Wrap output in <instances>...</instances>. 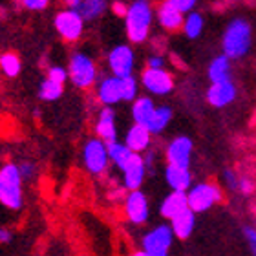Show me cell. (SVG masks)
<instances>
[{
  "label": "cell",
  "instance_id": "1",
  "mask_svg": "<svg viewBox=\"0 0 256 256\" xmlns=\"http://www.w3.org/2000/svg\"><path fill=\"white\" fill-rule=\"evenodd\" d=\"M252 44V30L251 24L236 16L227 24L224 32V38H222V46H224V55L232 59H242L244 55H247L249 48Z\"/></svg>",
  "mask_w": 256,
  "mask_h": 256
},
{
  "label": "cell",
  "instance_id": "2",
  "mask_svg": "<svg viewBox=\"0 0 256 256\" xmlns=\"http://www.w3.org/2000/svg\"><path fill=\"white\" fill-rule=\"evenodd\" d=\"M150 26H152V6L146 0H136L128 6V13L124 16V30L130 42H144L148 38Z\"/></svg>",
  "mask_w": 256,
  "mask_h": 256
},
{
  "label": "cell",
  "instance_id": "3",
  "mask_svg": "<svg viewBox=\"0 0 256 256\" xmlns=\"http://www.w3.org/2000/svg\"><path fill=\"white\" fill-rule=\"evenodd\" d=\"M22 174L16 163H4L0 166V203L10 210H18L24 205L22 196Z\"/></svg>",
  "mask_w": 256,
  "mask_h": 256
},
{
  "label": "cell",
  "instance_id": "4",
  "mask_svg": "<svg viewBox=\"0 0 256 256\" xmlns=\"http://www.w3.org/2000/svg\"><path fill=\"white\" fill-rule=\"evenodd\" d=\"M68 74H70L72 82H74L77 88L86 90V88H90V86L96 84L97 66L90 55L77 52V54H74L72 57H70Z\"/></svg>",
  "mask_w": 256,
  "mask_h": 256
},
{
  "label": "cell",
  "instance_id": "5",
  "mask_svg": "<svg viewBox=\"0 0 256 256\" xmlns=\"http://www.w3.org/2000/svg\"><path fill=\"white\" fill-rule=\"evenodd\" d=\"M82 163L84 168L90 174H104L110 163V156H108V144L101 141L99 138L88 139L82 146Z\"/></svg>",
  "mask_w": 256,
  "mask_h": 256
},
{
  "label": "cell",
  "instance_id": "6",
  "mask_svg": "<svg viewBox=\"0 0 256 256\" xmlns=\"http://www.w3.org/2000/svg\"><path fill=\"white\" fill-rule=\"evenodd\" d=\"M188 198V208L192 212H205L210 207H214L218 202H222V190L218 185L214 183H196L192 185V188L187 192Z\"/></svg>",
  "mask_w": 256,
  "mask_h": 256
},
{
  "label": "cell",
  "instance_id": "7",
  "mask_svg": "<svg viewBox=\"0 0 256 256\" xmlns=\"http://www.w3.org/2000/svg\"><path fill=\"white\" fill-rule=\"evenodd\" d=\"M54 26L60 37L64 40H68V42L79 40L82 37V32H84V20H82V16L77 11L70 10V8H64V10L57 11V15L54 18Z\"/></svg>",
  "mask_w": 256,
  "mask_h": 256
},
{
  "label": "cell",
  "instance_id": "8",
  "mask_svg": "<svg viewBox=\"0 0 256 256\" xmlns=\"http://www.w3.org/2000/svg\"><path fill=\"white\" fill-rule=\"evenodd\" d=\"M172 240H174V232L170 225H158L143 236L141 246H143V251L150 256H168Z\"/></svg>",
  "mask_w": 256,
  "mask_h": 256
},
{
  "label": "cell",
  "instance_id": "9",
  "mask_svg": "<svg viewBox=\"0 0 256 256\" xmlns=\"http://www.w3.org/2000/svg\"><path fill=\"white\" fill-rule=\"evenodd\" d=\"M106 60L108 68H110L114 77L124 79V77L132 75L134 64H136V55H134V50L128 44H119V46L110 50Z\"/></svg>",
  "mask_w": 256,
  "mask_h": 256
},
{
  "label": "cell",
  "instance_id": "10",
  "mask_svg": "<svg viewBox=\"0 0 256 256\" xmlns=\"http://www.w3.org/2000/svg\"><path fill=\"white\" fill-rule=\"evenodd\" d=\"M141 84L152 96H166V94H170L174 90V77L165 68L163 70L144 68L143 74H141Z\"/></svg>",
  "mask_w": 256,
  "mask_h": 256
},
{
  "label": "cell",
  "instance_id": "11",
  "mask_svg": "<svg viewBox=\"0 0 256 256\" xmlns=\"http://www.w3.org/2000/svg\"><path fill=\"white\" fill-rule=\"evenodd\" d=\"M192 150H194V143L188 136H178L166 144L165 156L168 165L180 166V168H188L192 160Z\"/></svg>",
  "mask_w": 256,
  "mask_h": 256
},
{
  "label": "cell",
  "instance_id": "12",
  "mask_svg": "<svg viewBox=\"0 0 256 256\" xmlns=\"http://www.w3.org/2000/svg\"><path fill=\"white\" fill-rule=\"evenodd\" d=\"M150 207L146 194L143 190H134L128 192L124 196V216L128 222L134 225H143L148 220Z\"/></svg>",
  "mask_w": 256,
  "mask_h": 256
},
{
  "label": "cell",
  "instance_id": "13",
  "mask_svg": "<svg viewBox=\"0 0 256 256\" xmlns=\"http://www.w3.org/2000/svg\"><path fill=\"white\" fill-rule=\"evenodd\" d=\"M238 96L236 84L232 80H222V82H212L207 90V101L214 108H224L229 106Z\"/></svg>",
  "mask_w": 256,
  "mask_h": 256
},
{
  "label": "cell",
  "instance_id": "14",
  "mask_svg": "<svg viewBox=\"0 0 256 256\" xmlns=\"http://www.w3.org/2000/svg\"><path fill=\"white\" fill-rule=\"evenodd\" d=\"M144 174H146V163L141 154H134L126 168L123 170V187L128 192L139 190L144 182Z\"/></svg>",
  "mask_w": 256,
  "mask_h": 256
},
{
  "label": "cell",
  "instance_id": "15",
  "mask_svg": "<svg viewBox=\"0 0 256 256\" xmlns=\"http://www.w3.org/2000/svg\"><path fill=\"white\" fill-rule=\"evenodd\" d=\"M96 136L106 144L118 141V128H116V112H114V108H101L96 121Z\"/></svg>",
  "mask_w": 256,
  "mask_h": 256
},
{
  "label": "cell",
  "instance_id": "16",
  "mask_svg": "<svg viewBox=\"0 0 256 256\" xmlns=\"http://www.w3.org/2000/svg\"><path fill=\"white\" fill-rule=\"evenodd\" d=\"M97 99L104 104V106H114L118 102L123 101V92H121V79L118 77H104L101 82L97 84Z\"/></svg>",
  "mask_w": 256,
  "mask_h": 256
},
{
  "label": "cell",
  "instance_id": "17",
  "mask_svg": "<svg viewBox=\"0 0 256 256\" xmlns=\"http://www.w3.org/2000/svg\"><path fill=\"white\" fill-rule=\"evenodd\" d=\"M185 210H188L187 192H170L160 205L161 216L166 220H170V222L174 218H178L180 214L185 212Z\"/></svg>",
  "mask_w": 256,
  "mask_h": 256
},
{
  "label": "cell",
  "instance_id": "18",
  "mask_svg": "<svg viewBox=\"0 0 256 256\" xmlns=\"http://www.w3.org/2000/svg\"><path fill=\"white\" fill-rule=\"evenodd\" d=\"M150 141H152V134L143 124H132L126 130V136H124V144L132 150L134 154L144 152L150 146Z\"/></svg>",
  "mask_w": 256,
  "mask_h": 256
},
{
  "label": "cell",
  "instance_id": "19",
  "mask_svg": "<svg viewBox=\"0 0 256 256\" xmlns=\"http://www.w3.org/2000/svg\"><path fill=\"white\" fill-rule=\"evenodd\" d=\"M165 182L172 192H188L192 188V174L188 168L168 165L165 168Z\"/></svg>",
  "mask_w": 256,
  "mask_h": 256
},
{
  "label": "cell",
  "instance_id": "20",
  "mask_svg": "<svg viewBox=\"0 0 256 256\" xmlns=\"http://www.w3.org/2000/svg\"><path fill=\"white\" fill-rule=\"evenodd\" d=\"M70 10L77 11L82 20H96L104 13L106 2L104 0H72L68 2Z\"/></svg>",
  "mask_w": 256,
  "mask_h": 256
},
{
  "label": "cell",
  "instance_id": "21",
  "mask_svg": "<svg viewBox=\"0 0 256 256\" xmlns=\"http://www.w3.org/2000/svg\"><path fill=\"white\" fill-rule=\"evenodd\" d=\"M158 20H160L161 28L166 30V32H178L183 28V22H185V16L183 13L172 8L168 2H163L158 10Z\"/></svg>",
  "mask_w": 256,
  "mask_h": 256
},
{
  "label": "cell",
  "instance_id": "22",
  "mask_svg": "<svg viewBox=\"0 0 256 256\" xmlns=\"http://www.w3.org/2000/svg\"><path fill=\"white\" fill-rule=\"evenodd\" d=\"M156 104L154 101H152V97H138L136 101L132 102V119H134V124H143V126H146V124L150 123V119H152V116H154L156 112Z\"/></svg>",
  "mask_w": 256,
  "mask_h": 256
},
{
  "label": "cell",
  "instance_id": "23",
  "mask_svg": "<svg viewBox=\"0 0 256 256\" xmlns=\"http://www.w3.org/2000/svg\"><path fill=\"white\" fill-rule=\"evenodd\" d=\"M194 227H196V214L192 212L190 208L185 210L183 214H180L178 218H174L170 222L172 232H174V236L180 238V240H187L188 236L192 234Z\"/></svg>",
  "mask_w": 256,
  "mask_h": 256
},
{
  "label": "cell",
  "instance_id": "24",
  "mask_svg": "<svg viewBox=\"0 0 256 256\" xmlns=\"http://www.w3.org/2000/svg\"><path fill=\"white\" fill-rule=\"evenodd\" d=\"M208 79H210V84L212 82H222V80H229L230 79V59L225 57V55H218L214 57L208 64Z\"/></svg>",
  "mask_w": 256,
  "mask_h": 256
},
{
  "label": "cell",
  "instance_id": "25",
  "mask_svg": "<svg viewBox=\"0 0 256 256\" xmlns=\"http://www.w3.org/2000/svg\"><path fill=\"white\" fill-rule=\"evenodd\" d=\"M108 156H110V161H112L114 165L121 168V172H123L128 163H130V160L134 158V152L124 143L116 141V143L108 144Z\"/></svg>",
  "mask_w": 256,
  "mask_h": 256
},
{
  "label": "cell",
  "instance_id": "26",
  "mask_svg": "<svg viewBox=\"0 0 256 256\" xmlns=\"http://www.w3.org/2000/svg\"><path fill=\"white\" fill-rule=\"evenodd\" d=\"M172 121V108L166 106V104H161V106L156 108L154 116L150 119V123L146 124V128L150 130V134H161L168 126V123Z\"/></svg>",
  "mask_w": 256,
  "mask_h": 256
},
{
  "label": "cell",
  "instance_id": "27",
  "mask_svg": "<svg viewBox=\"0 0 256 256\" xmlns=\"http://www.w3.org/2000/svg\"><path fill=\"white\" fill-rule=\"evenodd\" d=\"M203 26H205V20H203V15L198 13V11H192L185 16V22H183V33L187 35L188 38H198L202 35Z\"/></svg>",
  "mask_w": 256,
  "mask_h": 256
},
{
  "label": "cell",
  "instance_id": "28",
  "mask_svg": "<svg viewBox=\"0 0 256 256\" xmlns=\"http://www.w3.org/2000/svg\"><path fill=\"white\" fill-rule=\"evenodd\" d=\"M64 94V86L62 84H57L54 80L50 79H44L38 86V97L42 99V101H57L60 99Z\"/></svg>",
  "mask_w": 256,
  "mask_h": 256
},
{
  "label": "cell",
  "instance_id": "29",
  "mask_svg": "<svg viewBox=\"0 0 256 256\" xmlns=\"http://www.w3.org/2000/svg\"><path fill=\"white\" fill-rule=\"evenodd\" d=\"M20 59L15 54H2L0 55V70L6 77H16L20 74Z\"/></svg>",
  "mask_w": 256,
  "mask_h": 256
},
{
  "label": "cell",
  "instance_id": "30",
  "mask_svg": "<svg viewBox=\"0 0 256 256\" xmlns=\"http://www.w3.org/2000/svg\"><path fill=\"white\" fill-rule=\"evenodd\" d=\"M138 90H139V84H138V79L130 75V77H124L121 79V92H123V101H136L138 99Z\"/></svg>",
  "mask_w": 256,
  "mask_h": 256
},
{
  "label": "cell",
  "instance_id": "31",
  "mask_svg": "<svg viewBox=\"0 0 256 256\" xmlns=\"http://www.w3.org/2000/svg\"><path fill=\"white\" fill-rule=\"evenodd\" d=\"M46 79L54 80V82H57V84H62L70 79V74L68 70L62 68V66H59V64H54V66H50L48 68V75H46Z\"/></svg>",
  "mask_w": 256,
  "mask_h": 256
},
{
  "label": "cell",
  "instance_id": "32",
  "mask_svg": "<svg viewBox=\"0 0 256 256\" xmlns=\"http://www.w3.org/2000/svg\"><path fill=\"white\" fill-rule=\"evenodd\" d=\"M224 180H225V185H227L230 190H240V176H238L232 168H225Z\"/></svg>",
  "mask_w": 256,
  "mask_h": 256
},
{
  "label": "cell",
  "instance_id": "33",
  "mask_svg": "<svg viewBox=\"0 0 256 256\" xmlns=\"http://www.w3.org/2000/svg\"><path fill=\"white\" fill-rule=\"evenodd\" d=\"M168 4H170L172 8H176L180 13H192L196 2H194V0H168Z\"/></svg>",
  "mask_w": 256,
  "mask_h": 256
},
{
  "label": "cell",
  "instance_id": "34",
  "mask_svg": "<svg viewBox=\"0 0 256 256\" xmlns=\"http://www.w3.org/2000/svg\"><path fill=\"white\" fill-rule=\"evenodd\" d=\"M20 4L30 11H42L48 8L50 2L48 0H22Z\"/></svg>",
  "mask_w": 256,
  "mask_h": 256
},
{
  "label": "cell",
  "instance_id": "35",
  "mask_svg": "<svg viewBox=\"0 0 256 256\" xmlns=\"http://www.w3.org/2000/svg\"><path fill=\"white\" fill-rule=\"evenodd\" d=\"M244 234H246V240H247V244H249V249H251L252 256H256V229L246 227V229H244Z\"/></svg>",
  "mask_w": 256,
  "mask_h": 256
},
{
  "label": "cell",
  "instance_id": "36",
  "mask_svg": "<svg viewBox=\"0 0 256 256\" xmlns=\"http://www.w3.org/2000/svg\"><path fill=\"white\" fill-rule=\"evenodd\" d=\"M254 188H256V185H254V182H252L251 178H247V176L240 178V192H242V194L249 196V194H252V192H254Z\"/></svg>",
  "mask_w": 256,
  "mask_h": 256
},
{
  "label": "cell",
  "instance_id": "37",
  "mask_svg": "<svg viewBox=\"0 0 256 256\" xmlns=\"http://www.w3.org/2000/svg\"><path fill=\"white\" fill-rule=\"evenodd\" d=\"M18 168H20L22 180H30V178L33 176V172H35V166H33V163H30V161H22L20 165H18Z\"/></svg>",
  "mask_w": 256,
  "mask_h": 256
},
{
  "label": "cell",
  "instance_id": "38",
  "mask_svg": "<svg viewBox=\"0 0 256 256\" xmlns=\"http://www.w3.org/2000/svg\"><path fill=\"white\" fill-rule=\"evenodd\" d=\"M148 66L146 68H152V70H163L165 68V59L161 57V55H152V57H148Z\"/></svg>",
  "mask_w": 256,
  "mask_h": 256
},
{
  "label": "cell",
  "instance_id": "39",
  "mask_svg": "<svg viewBox=\"0 0 256 256\" xmlns=\"http://www.w3.org/2000/svg\"><path fill=\"white\" fill-rule=\"evenodd\" d=\"M112 11L118 16H126L128 13V6H124L123 2H114L112 4Z\"/></svg>",
  "mask_w": 256,
  "mask_h": 256
},
{
  "label": "cell",
  "instance_id": "40",
  "mask_svg": "<svg viewBox=\"0 0 256 256\" xmlns=\"http://www.w3.org/2000/svg\"><path fill=\"white\" fill-rule=\"evenodd\" d=\"M11 238H13V232L6 227H0V244H8L11 242Z\"/></svg>",
  "mask_w": 256,
  "mask_h": 256
},
{
  "label": "cell",
  "instance_id": "41",
  "mask_svg": "<svg viewBox=\"0 0 256 256\" xmlns=\"http://www.w3.org/2000/svg\"><path fill=\"white\" fill-rule=\"evenodd\" d=\"M132 256H150V254H146V252H144L143 249H141V251H136V252H134Z\"/></svg>",
  "mask_w": 256,
  "mask_h": 256
}]
</instances>
